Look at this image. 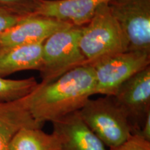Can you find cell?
Returning a JSON list of instances; mask_svg holds the SVG:
<instances>
[{
  "label": "cell",
  "instance_id": "obj_17",
  "mask_svg": "<svg viewBox=\"0 0 150 150\" xmlns=\"http://www.w3.org/2000/svg\"><path fill=\"white\" fill-rule=\"evenodd\" d=\"M35 0H0V7L29 13Z\"/></svg>",
  "mask_w": 150,
  "mask_h": 150
},
{
  "label": "cell",
  "instance_id": "obj_3",
  "mask_svg": "<svg viewBox=\"0 0 150 150\" xmlns=\"http://www.w3.org/2000/svg\"><path fill=\"white\" fill-rule=\"evenodd\" d=\"M81 27L71 26L59 30L42 43L41 83L56 80L76 67L86 65L79 47Z\"/></svg>",
  "mask_w": 150,
  "mask_h": 150
},
{
  "label": "cell",
  "instance_id": "obj_10",
  "mask_svg": "<svg viewBox=\"0 0 150 150\" xmlns=\"http://www.w3.org/2000/svg\"><path fill=\"white\" fill-rule=\"evenodd\" d=\"M61 136L60 150H106L104 144L84 123L78 111L52 122Z\"/></svg>",
  "mask_w": 150,
  "mask_h": 150
},
{
  "label": "cell",
  "instance_id": "obj_14",
  "mask_svg": "<svg viewBox=\"0 0 150 150\" xmlns=\"http://www.w3.org/2000/svg\"><path fill=\"white\" fill-rule=\"evenodd\" d=\"M38 85L34 77L10 79L0 76V102L22 98L31 93Z\"/></svg>",
  "mask_w": 150,
  "mask_h": 150
},
{
  "label": "cell",
  "instance_id": "obj_9",
  "mask_svg": "<svg viewBox=\"0 0 150 150\" xmlns=\"http://www.w3.org/2000/svg\"><path fill=\"white\" fill-rule=\"evenodd\" d=\"M111 0H35L31 13L70 22L81 27L88 23L99 6Z\"/></svg>",
  "mask_w": 150,
  "mask_h": 150
},
{
  "label": "cell",
  "instance_id": "obj_2",
  "mask_svg": "<svg viewBox=\"0 0 150 150\" xmlns=\"http://www.w3.org/2000/svg\"><path fill=\"white\" fill-rule=\"evenodd\" d=\"M79 47L86 65L128 51L129 45L108 4L99 6L87 26L81 27Z\"/></svg>",
  "mask_w": 150,
  "mask_h": 150
},
{
  "label": "cell",
  "instance_id": "obj_12",
  "mask_svg": "<svg viewBox=\"0 0 150 150\" xmlns=\"http://www.w3.org/2000/svg\"><path fill=\"white\" fill-rule=\"evenodd\" d=\"M43 42L21 45L0 51V76L5 78L23 70L40 71Z\"/></svg>",
  "mask_w": 150,
  "mask_h": 150
},
{
  "label": "cell",
  "instance_id": "obj_15",
  "mask_svg": "<svg viewBox=\"0 0 150 150\" xmlns=\"http://www.w3.org/2000/svg\"><path fill=\"white\" fill-rule=\"evenodd\" d=\"M29 13H24L10 8L0 7V33L18 23Z\"/></svg>",
  "mask_w": 150,
  "mask_h": 150
},
{
  "label": "cell",
  "instance_id": "obj_1",
  "mask_svg": "<svg viewBox=\"0 0 150 150\" xmlns=\"http://www.w3.org/2000/svg\"><path fill=\"white\" fill-rule=\"evenodd\" d=\"M95 93L93 67L83 65L50 83H38L26 96L29 111L37 122L44 125L78 111Z\"/></svg>",
  "mask_w": 150,
  "mask_h": 150
},
{
  "label": "cell",
  "instance_id": "obj_4",
  "mask_svg": "<svg viewBox=\"0 0 150 150\" xmlns=\"http://www.w3.org/2000/svg\"><path fill=\"white\" fill-rule=\"evenodd\" d=\"M78 112L84 123L109 148L121 145L132 135L127 117L112 96L90 98Z\"/></svg>",
  "mask_w": 150,
  "mask_h": 150
},
{
  "label": "cell",
  "instance_id": "obj_5",
  "mask_svg": "<svg viewBox=\"0 0 150 150\" xmlns=\"http://www.w3.org/2000/svg\"><path fill=\"white\" fill-rule=\"evenodd\" d=\"M150 53L126 51L112 54L92 63L95 79V93L112 96L123 83L149 66Z\"/></svg>",
  "mask_w": 150,
  "mask_h": 150
},
{
  "label": "cell",
  "instance_id": "obj_16",
  "mask_svg": "<svg viewBox=\"0 0 150 150\" xmlns=\"http://www.w3.org/2000/svg\"><path fill=\"white\" fill-rule=\"evenodd\" d=\"M109 150H150V141L138 134H132L126 141Z\"/></svg>",
  "mask_w": 150,
  "mask_h": 150
},
{
  "label": "cell",
  "instance_id": "obj_8",
  "mask_svg": "<svg viewBox=\"0 0 150 150\" xmlns=\"http://www.w3.org/2000/svg\"><path fill=\"white\" fill-rule=\"evenodd\" d=\"M71 26L73 24L70 22L30 13L18 23L0 33V51L21 45L44 42L56 31Z\"/></svg>",
  "mask_w": 150,
  "mask_h": 150
},
{
  "label": "cell",
  "instance_id": "obj_18",
  "mask_svg": "<svg viewBox=\"0 0 150 150\" xmlns=\"http://www.w3.org/2000/svg\"><path fill=\"white\" fill-rule=\"evenodd\" d=\"M138 135H139L144 139L150 141V115L147 117L141 130L140 131Z\"/></svg>",
  "mask_w": 150,
  "mask_h": 150
},
{
  "label": "cell",
  "instance_id": "obj_13",
  "mask_svg": "<svg viewBox=\"0 0 150 150\" xmlns=\"http://www.w3.org/2000/svg\"><path fill=\"white\" fill-rule=\"evenodd\" d=\"M61 138L57 133L47 134L38 127H24L13 137L8 150H60Z\"/></svg>",
  "mask_w": 150,
  "mask_h": 150
},
{
  "label": "cell",
  "instance_id": "obj_6",
  "mask_svg": "<svg viewBox=\"0 0 150 150\" xmlns=\"http://www.w3.org/2000/svg\"><path fill=\"white\" fill-rule=\"evenodd\" d=\"M108 4L126 37L129 51L150 53V0H111Z\"/></svg>",
  "mask_w": 150,
  "mask_h": 150
},
{
  "label": "cell",
  "instance_id": "obj_11",
  "mask_svg": "<svg viewBox=\"0 0 150 150\" xmlns=\"http://www.w3.org/2000/svg\"><path fill=\"white\" fill-rule=\"evenodd\" d=\"M42 127L33 119L26 96L16 100L0 102V150H8L13 137L20 129Z\"/></svg>",
  "mask_w": 150,
  "mask_h": 150
},
{
  "label": "cell",
  "instance_id": "obj_7",
  "mask_svg": "<svg viewBox=\"0 0 150 150\" xmlns=\"http://www.w3.org/2000/svg\"><path fill=\"white\" fill-rule=\"evenodd\" d=\"M112 96L127 117L131 134H138L150 115V66L129 78Z\"/></svg>",
  "mask_w": 150,
  "mask_h": 150
}]
</instances>
